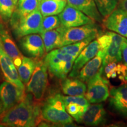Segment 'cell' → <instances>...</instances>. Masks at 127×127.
Instances as JSON below:
<instances>
[{"mask_svg": "<svg viewBox=\"0 0 127 127\" xmlns=\"http://www.w3.org/2000/svg\"><path fill=\"white\" fill-rule=\"evenodd\" d=\"M125 38L114 32H107L98 36L100 50L104 53L103 68L108 63L122 61L121 48Z\"/></svg>", "mask_w": 127, "mask_h": 127, "instance_id": "5b68a950", "label": "cell"}, {"mask_svg": "<svg viewBox=\"0 0 127 127\" xmlns=\"http://www.w3.org/2000/svg\"><path fill=\"white\" fill-rule=\"evenodd\" d=\"M100 50V45L97 39L92 41L79 53L73 64L69 78H77L81 68L93 58Z\"/></svg>", "mask_w": 127, "mask_h": 127, "instance_id": "2e32d148", "label": "cell"}, {"mask_svg": "<svg viewBox=\"0 0 127 127\" xmlns=\"http://www.w3.org/2000/svg\"><path fill=\"white\" fill-rule=\"evenodd\" d=\"M104 58V52L100 50L96 55L81 68L77 78L85 83H88L90 79L96 75L102 66Z\"/></svg>", "mask_w": 127, "mask_h": 127, "instance_id": "ac0fdd59", "label": "cell"}, {"mask_svg": "<svg viewBox=\"0 0 127 127\" xmlns=\"http://www.w3.org/2000/svg\"><path fill=\"white\" fill-rule=\"evenodd\" d=\"M121 54L122 60L123 61L124 64L127 66V39L125 38L122 44Z\"/></svg>", "mask_w": 127, "mask_h": 127, "instance_id": "4dcf8cb0", "label": "cell"}, {"mask_svg": "<svg viewBox=\"0 0 127 127\" xmlns=\"http://www.w3.org/2000/svg\"><path fill=\"white\" fill-rule=\"evenodd\" d=\"M57 30L61 35L63 47L85 40L89 38H96L100 34L98 26L95 23L75 27H65L61 25Z\"/></svg>", "mask_w": 127, "mask_h": 127, "instance_id": "8992f818", "label": "cell"}, {"mask_svg": "<svg viewBox=\"0 0 127 127\" xmlns=\"http://www.w3.org/2000/svg\"><path fill=\"white\" fill-rule=\"evenodd\" d=\"M125 81L127 82V74H126V76H125Z\"/></svg>", "mask_w": 127, "mask_h": 127, "instance_id": "d590c367", "label": "cell"}, {"mask_svg": "<svg viewBox=\"0 0 127 127\" xmlns=\"http://www.w3.org/2000/svg\"><path fill=\"white\" fill-rule=\"evenodd\" d=\"M117 7L122 9L127 13V0H119Z\"/></svg>", "mask_w": 127, "mask_h": 127, "instance_id": "1f68e13d", "label": "cell"}, {"mask_svg": "<svg viewBox=\"0 0 127 127\" xmlns=\"http://www.w3.org/2000/svg\"><path fill=\"white\" fill-rule=\"evenodd\" d=\"M41 104L25 95L23 101L4 112L0 118V126L14 127H35L42 121Z\"/></svg>", "mask_w": 127, "mask_h": 127, "instance_id": "6da1fadb", "label": "cell"}, {"mask_svg": "<svg viewBox=\"0 0 127 127\" xmlns=\"http://www.w3.org/2000/svg\"><path fill=\"white\" fill-rule=\"evenodd\" d=\"M61 25V21L58 15H49L43 17L41 24L42 32L44 31H50L57 29ZM41 32V33H42Z\"/></svg>", "mask_w": 127, "mask_h": 127, "instance_id": "f546056e", "label": "cell"}, {"mask_svg": "<svg viewBox=\"0 0 127 127\" xmlns=\"http://www.w3.org/2000/svg\"><path fill=\"white\" fill-rule=\"evenodd\" d=\"M94 39H95V38H89L85 39V40L79 41V42H75V43L69 44V45L65 46H63V47L60 48L59 50L64 53L70 55L76 58L84 48L88 45Z\"/></svg>", "mask_w": 127, "mask_h": 127, "instance_id": "484cf974", "label": "cell"}, {"mask_svg": "<svg viewBox=\"0 0 127 127\" xmlns=\"http://www.w3.org/2000/svg\"><path fill=\"white\" fill-rule=\"evenodd\" d=\"M3 114V107H2V102H1V100H0V118L2 116Z\"/></svg>", "mask_w": 127, "mask_h": 127, "instance_id": "d6a6232c", "label": "cell"}, {"mask_svg": "<svg viewBox=\"0 0 127 127\" xmlns=\"http://www.w3.org/2000/svg\"><path fill=\"white\" fill-rule=\"evenodd\" d=\"M20 45L26 54L32 58L40 59L45 54V48L41 35L32 34L21 38Z\"/></svg>", "mask_w": 127, "mask_h": 127, "instance_id": "7c38bea8", "label": "cell"}, {"mask_svg": "<svg viewBox=\"0 0 127 127\" xmlns=\"http://www.w3.org/2000/svg\"><path fill=\"white\" fill-rule=\"evenodd\" d=\"M58 17L61 25L65 27H75L95 23L94 21L82 11L68 4L58 14Z\"/></svg>", "mask_w": 127, "mask_h": 127, "instance_id": "30bf717a", "label": "cell"}, {"mask_svg": "<svg viewBox=\"0 0 127 127\" xmlns=\"http://www.w3.org/2000/svg\"><path fill=\"white\" fill-rule=\"evenodd\" d=\"M39 1V0H38V1Z\"/></svg>", "mask_w": 127, "mask_h": 127, "instance_id": "8d00e7d4", "label": "cell"}, {"mask_svg": "<svg viewBox=\"0 0 127 127\" xmlns=\"http://www.w3.org/2000/svg\"><path fill=\"white\" fill-rule=\"evenodd\" d=\"M65 109L69 115L78 123H82L84 114L90 103L84 96H64Z\"/></svg>", "mask_w": 127, "mask_h": 127, "instance_id": "5bb4252c", "label": "cell"}, {"mask_svg": "<svg viewBox=\"0 0 127 127\" xmlns=\"http://www.w3.org/2000/svg\"><path fill=\"white\" fill-rule=\"evenodd\" d=\"M16 10L21 15H25L37 8L38 0H18Z\"/></svg>", "mask_w": 127, "mask_h": 127, "instance_id": "83f0119b", "label": "cell"}, {"mask_svg": "<svg viewBox=\"0 0 127 127\" xmlns=\"http://www.w3.org/2000/svg\"><path fill=\"white\" fill-rule=\"evenodd\" d=\"M46 52L63 47L61 35L57 29L44 31L41 33Z\"/></svg>", "mask_w": 127, "mask_h": 127, "instance_id": "cb8c5ba5", "label": "cell"}, {"mask_svg": "<svg viewBox=\"0 0 127 127\" xmlns=\"http://www.w3.org/2000/svg\"><path fill=\"white\" fill-rule=\"evenodd\" d=\"M0 68L5 81H7L18 88L25 90V85L19 77L17 68L11 58L3 48L0 41Z\"/></svg>", "mask_w": 127, "mask_h": 127, "instance_id": "8fae6325", "label": "cell"}, {"mask_svg": "<svg viewBox=\"0 0 127 127\" xmlns=\"http://www.w3.org/2000/svg\"><path fill=\"white\" fill-rule=\"evenodd\" d=\"M102 22L107 30L127 37V13L122 9L117 7Z\"/></svg>", "mask_w": 127, "mask_h": 127, "instance_id": "4fadbf2b", "label": "cell"}, {"mask_svg": "<svg viewBox=\"0 0 127 127\" xmlns=\"http://www.w3.org/2000/svg\"><path fill=\"white\" fill-rule=\"evenodd\" d=\"M12 1H13V2L14 4H15V5H17V3H18V0H12Z\"/></svg>", "mask_w": 127, "mask_h": 127, "instance_id": "e575fe53", "label": "cell"}, {"mask_svg": "<svg viewBox=\"0 0 127 127\" xmlns=\"http://www.w3.org/2000/svg\"><path fill=\"white\" fill-rule=\"evenodd\" d=\"M25 95V90L7 81L2 82L0 85V100L2 104L3 114L23 101Z\"/></svg>", "mask_w": 127, "mask_h": 127, "instance_id": "9c48e42d", "label": "cell"}, {"mask_svg": "<svg viewBox=\"0 0 127 127\" xmlns=\"http://www.w3.org/2000/svg\"><path fill=\"white\" fill-rule=\"evenodd\" d=\"M3 78H4V76H3L2 71H1V68H0V81H2Z\"/></svg>", "mask_w": 127, "mask_h": 127, "instance_id": "836d02e7", "label": "cell"}, {"mask_svg": "<svg viewBox=\"0 0 127 127\" xmlns=\"http://www.w3.org/2000/svg\"><path fill=\"white\" fill-rule=\"evenodd\" d=\"M75 59V57L57 48L47 54L44 61L51 74L58 78L65 79L72 69Z\"/></svg>", "mask_w": 127, "mask_h": 127, "instance_id": "277c9868", "label": "cell"}, {"mask_svg": "<svg viewBox=\"0 0 127 127\" xmlns=\"http://www.w3.org/2000/svg\"><path fill=\"white\" fill-rule=\"evenodd\" d=\"M66 5V0H39L38 8L42 17L58 15Z\"/></svg>", "mask_w": 127, "mask_h": 127, "instance_id": "7402d4cb", "label": "cell"}, {"mask_svg": "<svg viewBox=\"0 0 127 127\" xmlns=\"http://www.w3.org/2000/svg\"><path fill=\"white\" fill-rule=\"evenodd\" d=\"M109 96L111 106L121 115L127 117V84L111 88Z\"/></svg>", "mask_w": 127, "mask_h": 127, "instance_id": "e0dca14e", "label": "cell"}, {"mask_svg": "<svg viewBox=\"0 0 127 127\" xmlns=\"http://www.w3.org/2000/svg\"><path fill=\"white\" fill-rule=\"evenodd\" d=\"M127 72V66L120 62H111L105 65L103 69L107 78H115L118 76L121 80L125 81Z\"/></svg>", "mask_w": 127, "mask_h": 127, "instance_id": "d4e9b609", "label": "cell"}, {"mask_svg": "<svg viewBox=\"0 0 127 127\" xmlns=\"http://www.w3.org/2000/svg\"><path fill=\"white\" fill-rule=\"evenodd\" d=\"M47 67L44 60H38L35 69L27 84L26 91L31 94L35 101L41 102L47 91L48 79Z\"/></svg>", "mask_w": 127, "mask_h": 127, "instance_id": "52a82bcc", "label": "cell"}, {"mask_svg": "<svg viewBox=\"0 0 127 127\" xmlns=\"http://www.w3.org/2000/svg\"><path fill=\"white\" fill-rule=\"evenodd\" d=\"M15 9V5L12 0H0V15L3 20L7 21Z\"/></svg>", "mask_w": 127, "mask_h": 127, "instance_id": "f1b7e54d", "label": "cell"}, {"mask_svg": "<svg viewBox=\"0 0 127 127\" xmlns=\"http://www.w3.org/2000/svg\"><path fill=\"white\" fill-rule=\"evenodd\" d=\"M66 4L82 11L95 22H102V17L94 0H66Z\"/></svg>", "mask_w": 127, "mask_h": 127, "instance_id": "ffe728a7", "label": "cell"}, {"mask_svg": "<svg viewBox=\"0 0 127 127\" xmlns=\"http://www.w3.org/2000/svg\"><path fill=\"white\" fill-rule=\"evenodd\" d=\"M102 17L106 18L117 7L119 0H94Z\"/></svg>", "mask_w": 127, "mask_h": 127, "instance_id": "4316f807", "label": "cell"}, {"mask_svg": "<svg viewBox=\"0 0 127 127\" xmlns=\"http://www.w3.org/2000/svg\"><path fill=\"white\" fill-rule=\"evenodd\" d=\"M38 59L30 57H23L21 64L17 68L19 77L24 85L29 82L33 72L35 69Z\"/></svg>", "mask_w": 127, "mask_h": 127, "instance_id": "603a6c76", "label": "cell"}, {"mask_svg": "<svg viewBox=\"0 0 127 127\" xmlns=\"http://www.w3.org/2000/svg\"><path fill=\"white\" fill-rule=\"evenodd\" d=\"M42 18L38 8L25 15H21L15 9L10 18V23L16 37L21 38L27 35L41 34Z\"/></svg>", "mask_w": 127, "mask_h": 127, "instance_id": "3957f363", "label": "cell"}, {"mask_svg": "<svg viewBox=\"0 0 127 127\" xmlns=\"http://www.w3.org/2000/svg\"><path fill=\"white\" fill-rule=\"evenodd\" d=\"M42 120L57 125H68L73 123V119L65 109L63 95L55 93L50 95L41 104Z\"/></svg>", "mask_w": 127, "mask_h": 127, "instance_id": "7a4b0ae2", "label": "cell"}, {"mask_svg": "<svg viewBox=\"0 0 127 127\" xmlns=\"http://www.w3.org/2000/svg\"><path fill=\"white\" fill-rule=\"evenodd\" d=\"M104 68L101 67L94 77L88 82L85 97L90 104H97L106 101L109 96V82L102 77Z\"/></svg>", "mask_w": 127, "mask_h": 127, "instance_id": "ba28073f", "label": "cell"}, {"mask_svg": "<svg viewBox=\"0 0 127 127\" xmlns=\"http://www.w3.org/2000/svg\"><path fill=\"white\" fill-rule=\"evenodd\" d=\"M61 88L64 94L70 96H85L87 91L85 82L76 78L64 79Z\"/></svg>", "mask_w": 127, "mask_h": 127, "instance_id": "44dd1931", "label": "cell"}, {"mask_svg": "<svg viewBox=\"0 0 127 127\" xmlns=\"http://www.w3.org/2000/svg\"><path fill=\"white\" fill-rule=\"evenodd\" d=\"M107 112L102 104H93L90 105L84 114L82 123L89 126H98L106 122Z\"/></svg>", "mask_w": 127, "mask_h": 127, "instance_id": "d6986e66", "label": "cell"}, {"mask_svg": "<svg viewBox=\"0 0 127 127\" xmlns=\"http://www.w3.org/2000/svg\"><path fill=\"white\" fill-rule=\"evenodd\" d=\"M0 41L5 52L11 58L16 68L21 64L23 55L5 27L0 23Z\"/></svg>", "mask_w": 127, "mask_h": 127, "instance_id": "9a60e30c", "label": "cell"}]
</instances>
